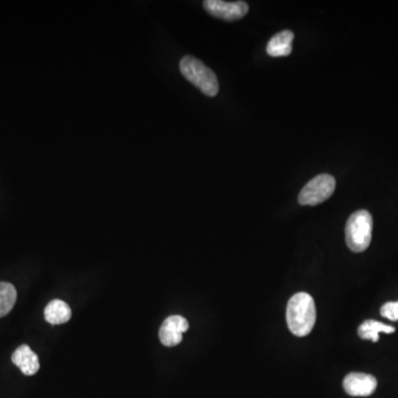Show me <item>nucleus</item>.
<instances>
[{
  "label": "nucleus",
  "mask_w": 398,
  "mask_h": 398,
  "mask_svg": "<svg viewBox=\"0 0 398 398\" xmlns=\"http://www.w3.org/2000/svg\"><path fill=\"white\" fill-rule=\"evenodd\" d=\"M316 303L310 294L298 292L288 302L287 323L289 330L296 336L310 334L316 325Z\"/></svg>",
  "instance_id": "f257e3e1"
},
{
  "label": "nucleus",
  "mask_w": 398,
  "mask_h": 398,
  "mask_svg": "<svg viewBox=\"0 0 398 398\" xmlns=\"http://www.w3.org/2000/svg\"><path fill=\"white\" fill-rule=\"evenodd\" d=\"M179 69L183 75L207 97L217 95L219 83L216 74L200 60L191 56H186L180 60Z\"/></svg>",
  "instance_id": "f03ea898"
},
{
  "label": "nucleus",
  "mask_w": 398,
  "mask_h": 398,
  "mask_svg": "<svg viewBox=\"0 0 398 398\" xmlns=\"http://www.w3.org/2000/svg\"><path fill=\"white\" fill-rule=\"evenodd\" d=\"M373 218L367 211H355L345 226V240L353 253H363L372 242Z\"/></svg>",
  "instance_id": "7ed1b4c3"
},
{
  "label": "nucleus",
  "mask_w": 398,
  "mask_h": 398,
  "mask_svg": "<svg viewBox=\"0 0 398 398\" xmlns=\"http://www.w3.org/2000/svg\"><path fill=\"white\" fill-rule=\"evenodd\" d=\"M336 186V178L329 174L318 175L302 188L298 194V204L303 206L318 205L332 196Z\"/></svg>",
  "instance_id": "20e7f679"
},
{
  "label": "nucleus",
  "mask_w": 398,
  "mask_h": 398,
  "mask_svg": "<svg viewBox=\"0 0 398 398\" xmlns=\"http://www.w3.org/2000/svg\"><path fill=\"white\" fill-rule=\"evenodd\" d=\"M204 8L213 17L226 21H236L245 17L249 12V6L245 1H222V0H206Z\"/></svg>",
  "instance_id": "39448f33"
},
{
  "label": "nucleus",
  "mask_w": 398,
  "mask_h": 398,
  "mask_svg": "<svg viewBox=\"0 0 398 398\" xmlns=\"http://www.w3.org/2000/svg\"><path fill=\"white\" fill-rule=\"evenodd\" d=\"M377 379L371 374L353 372L347 374L343 381V388L353 397H367L375 392Z\"/></svg>",
  "instance_id": "423d86ee"
},
{
  "label": "nucleus",
  "mask_w": 398,
  "mask_h": 398,
  "mask_svg": "<svg viewBox=\"0 0 398 398\" xmlns=\"http://www.w3.org/2000/svg\"><path fill=\"white\" fill-rule=\"evenodd\" d=\"M189 325L182 316H168L159 329V340L165 347H176L183 340V333L188 330Z\"/></svg>",
  "instance_id": "0eeeda50"
},
{
  "label": "nucleus",
  "mask_w": 398,
  "mask_h": 398,
  "mask_svg": "<svg viewBox=\"0 0 398 398\" xmlns=\"http://www.w3.org/2000/svg\"><path fill=\"white\" fill-rule=\"evenodd\" d=\"M12 361L16 366L19 367L20 371L26 376L34 375L40 368L39 358L26 344L21 345V347H18L17 350L14 351L12 356Z\"/></svg>",
  "instance_id": "6e6552de"
},
{
  "label": "nucleus",
  "mask_w": 398,
  "mask_h": 398,
  "mask_svg": "<svg viewBox=\"0 0 398 398\" xmlns=\"http://www.w3.org/2000/svg\"><path fill=\"white\" fill-rule=\"evenodd\" d=\"M294 34L290 30H283L274 34L267 45V54L271 57H287L292 52Z\"/></svg>",
  "instance_id": "1a4fd4ad"
},
{
  "label": "nucleus",
  "mask_w": 398,
  "mask_h": 398,
  "mask_svg": "<svg viewBox=\"0 0 398 398\" xmlns=\"http://www.w3.org/2000/svg\"><path fill=\"white\" fill-rule=\"evenodd\" d=\"M71 309L62 300H52L45 309V318L50 325H63L71 318Z\"/></svg>",
  "instance_id": "9d476101"
},
{
  "label": "nucleus",
  "mask_w": 398,
  "mask_h": 398,
  "mask_svg": "<svg viewBox=\"0 0 398 398\" xmlns=\"http://www.w3.org/2000/svg\"><path fill=\"white\" fill-rule=\"evenodd\" d=\"M394 332H395V327L384 325V323L375 321V320H366L360 325L358 330L360 338H363V340H371L372 342L378 341L379 333L390 334V333Z\"/></svg>",
  "instance_id": "9b49d317"
},
{
  "label": "nucleus",
  "mask_w": 398,
  "mask_h": 398,
  "mask_svg": "<svg viewBox=\"0 0 398 398\" xmlns=\"http://www.w3.org/2000/svg\"><path fill=\"white\" fill-rule=\"evenodd\" d=\"M17 301V290L8 282H0V318L7 316Z\"/></svg>",
  "instance_id": "f8f14e48"
},
{
  "label": "nucleus",
  "mask_w": 398,
  "mask_h": 398,
  "mask_svg": "<svg viewBox=\"0 0 398 398\" xmlns=\"http://www.w3.org/2000/svg\"><path fill=\"white\" fill-rule=\"evenodd\" d=\"M381 316L390 321H398V301L387 302L381 307Z\"/></svg>",
  "instance_id": "ddd939ff"
}]
</instances>
